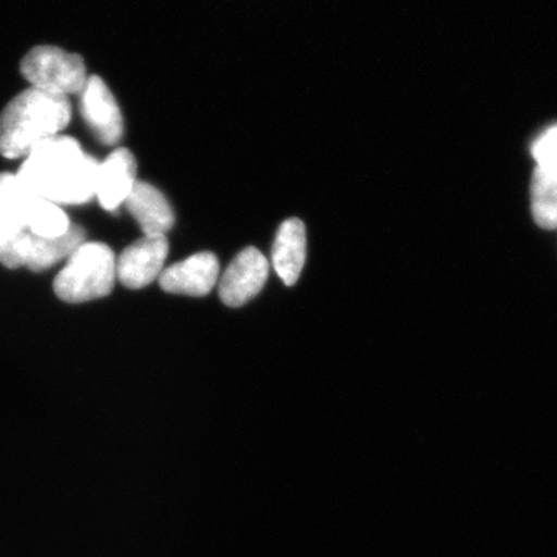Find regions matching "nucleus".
<instances>
[{
	"mask_svg": "<svg viewBox=\"0 0 557 557\" xmlns=\"http://www.w3.org/2000/svg\"><path fill=\"white\" fill-rule=\"evenodd\" d=\"M98 170L100 161L86 156L76 139L57 135L28 153L16 175L33 193L60 207L94 199Z\"/></svg>",
	"mask_w": 557,
	"mask_h": 557,
	"instance_id": "f257e3e1",
	"label": "nucleus"
},
{
	"mask_svg": "<svg viewBox=\"0 0 557 557\" xmlns=\"http://www.w3.org/2000/svg\"><path fill=\"white\" fill-rule=\"evenodd\" d=\"M72 119L69 97L30 87L9 102L0 115V153L27 157L39 143L57 137Z\"/></svg>",
	"mask_w": 557,
	"mask_h": 557,
	"instance_id": "f03ea898",
	"label": "nucleus"
},
{
	"mask_svg": "<svg viewBox=\"0 0 557 557\" xmlns=\"http://www.w3.org/2000/svg\"><path fill=\"white\" fill-rule=\"evenodd\" d=\"M115 277L116 259L112 248L98 242H84L54 278V293L64 302H89L110 295Z\"/></svg>",
	"mask_w": 557,
	"mask_h": 557,
	"instance_id": "7ed1b4c3",
	"label": "nucleus"
},
{
	"mask_svg": "<svg viewBox=\"0 0 557 557\" xmlns=\"http://www.w3.org/2000/svg\"><path fill=\"white\" fill-rule=\"evenodd\" d=\"M21 72L35 89L62 97L81 94L89 79L83 58L51 46L28 51L22 60Z\"/></svg>",
	"mask_w": 557,
	"mask_h": 557,
	"instance_id": "20e7f679",
	"label": "nucleus"
},
{
	"mask_svg": "<svg viewBox=\"0 0 557 557\" xmlns=\"http://www.w3.org/2000/svg\"><path fill=\"white\" fill-rule=\"evenodd\" d=\"M531 152L537 163L531 186L534 219L541 228H557V124L537 138Z\"/></svg>",
	"mask_w": 557,
	"mask_h": 557,
	"instance_id": "39448f33",
	"label": "nucleus"
},
{
	"mask_svg": "<svg viewBox=\"0 0 557 557\" xmlns=\"http://www.w3.org/2000/svg\"><path fill=\"white\" fill-rule=\"evenodd\" d=\"M270 263L258 248H245L220 277L219 295L228 307H242L259 295L269 278Z\"/></svg>",
	"mask_w": 557,
	"mask_h": 557,
	"instance_id": "423d86ee",
	"label": "nucleus"
},
{
	"mask_svg": "<svg viewBox=\"0 0 557 557\" xmlns=\"http://www.w3.org/2000/svg\"><path fill=\"white\" fill-rule=\"evenodd\" d=\"M81 113L98 141L115 146L123 137L124 123L119 102L100 76H89L81 91Z\"/></svg>",
	"mask_w": 557,
	"mask_h": 557,
	"instance_id": "0eeeda50",
	"label": "nucleus"
},
{
	"mask_svg": "<svg viewBox=\"0 0 557 557\" xmlns=\"http://www.w3.org/2000/svg\"><path fill=\"white\" fill-rule=\"evenodd\" d=\"M168 252L170 244L166 236H145L121 252L116 260V277L127 288L148 287L160 277Z\"/></svg>",
	"mask_w": 557,
	"mask_h": 557,
	"instance_id": "6e6552de",
	"label": "nucleus"
},
{
	"mask_svg": "<svg viewBox=\"0 0 557 557\" xmlns=\"http://www.w3.org/2000/svg\"><path fill=\"white\" fill-rule=\"evenodd\" d=\"M219 274V259L212 252H199L161 271L159 282L164 292L200 298L211 293Z\"/></svg>",
	"mask_w": 557,
	"mask_h": 557,
	"instance_id": "1a4fd4ad",
	"label": "nucleus"
},
{
	"mask_svg": "<svg viewBox=\"0 0 557 557\" xmlns=\"http://www.w3.org/2000/svg\"><path fill=\"white\" fill-rule=\"evenodd\" d=\"M137 182V161L129 149L120 148L100 163L97 197L106 211H116Z\"/></svg>",
	"mask_w": 557,
	"mask_h": 557,
	"instance_id": "9d476101",
	"label": "nucleus"
},
{
	"mask_svg": "<svg viewBox=\"0 0 557 557\" xmlns=\"http://www.w3.org/2000/svg\"><path fill=\"white\" fill-rule=\"evenodd\" d=\"M124 203L127 211L137 220L145 236H166L174 226V211L170 201L149 183L137 180Z\"/></svg>",
	"mask_w": 557,
	"mask_h": 557,
	"instance_id": "9b49d317",
	"label": "nucleus"
},
{
	"mask_svg": "<svg viewBox=\"0 0 557 557\" xmlns=\"http://www.w3.org/2000/svg\"><path fill=\"white\" fill-rule=\"evenodd\" d=\"M307 258L306 226L299 219H288L282 223L274 240L271 259L277 276L285 285L298 282Z\"/></svg>",
	"mask_w": 557,
	"mask_h": 557,
	"instance_id": "f8f14e48",
	"label": "nucleus"
},
{
	"mask_svg": "<svg viewBox=\"0 0 557 557\" xmlns=\"http://www.w3.org/2000/svg\"><path fill=\"white\" fill-rule=\"evenodd\" d=\"M30 233V231H28ZM86 242V231L70 225L67 233L58 237H39L30 233L25 265L32 271H44L69 259Z\"/></svg>",
	"mask_w": 557,
	"mask_h": 557,
	"instance_id": "ddd939ff",
	"label": "nucleus"
},
{
	"mask_svg": "<svg viewBox=\"0 0 557 557\" xmlns=\"http://www.w3.org/2000/svg\"><path fill=\"white\" fill-rule=\"evenodd\" d=\"M25 225L35 236L58 237L67 233L72 223H70L67 214L58 205L40 199L25 220Z\"/></svg>",
	"mask_w": 557,
	"mask_h": 557,
	"instance_id": "4468645a",
	"label": "nucleus"
},
{
	"mask_svg": "<svg viewBox=\"0 0 557 557\" xmlns=\"http://www.w3.org/2000/svg\"><path fill=\"white\" fill-rule=\"evenodd\" d=\"M42 199L38 194L33 193L28 189L24 183L17 178V175L10 174V172H3L0 174V200L5 201L10 208H13L21 219L27 220L28 214L36 203ZM27 226V225H25Z\"/></svg>",
	"mask_w": 557,
	"mask_h": 557,
	"instance_id": "2eb2a0df",
	"label": "nucleus"
},
{
	"mask_svg": "<svg viewBox=\"0 0 557 557\" xmlns=\"http://www.w3.org/2000/svg\"><path fill=\"white\" fill-rule=\"evenodd\" d=\"M28 239H30V233L27 230L14 239L0 245V263L5 265L7 269L24 267L25 258H27Z\"/></svg>",
	"mask_w": 557,
	"mask_h": 557,
	"instance_id": "dca6fc26",
	"label": "nucleus"
},
{
	"mask_svg": "<svg viewBox=\"0 0 557 557\" xmlns=\"http://www.w3.org/2000/svg\"><path fill=\"white\" fill-rule=\"evenodd\" d=\"M24 231H27V226H25L21 215L13 208H10L5 201L0 200V245L14 239Z\"/></svg>",
	"mask_w": 557,
	"mask_h": 557,
	"instance_id": "f3484780",
	"label": "nucleus"
}]
</instances>
